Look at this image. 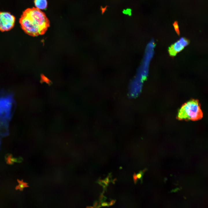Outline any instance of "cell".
<instances>
[{
  "mask_svg": "<svg viewBox=\"0 0 208 208\" xmlns=\"http://www.w3.org/2000/svg\"><path fill=\"white\" fill-rule=\"evenodd\" d=\"M173 25H174V27L178 35H179V28H178V26L177 23L176 22H175V23H174Z\"/></svg>",
  "mask_w": 208,
  "mask_h": 208,
  "instance_id": "obj_8",
  "label": "cell"
},
{
  "mask_svg": "<svg viewBox=\"0 0 208 208\" xmlns=\"http://www.w3.org/2000/svg\"><path fill=\"white\" fill-rule=\"evenodd\" d=\"M189 43V41L188 40L184 38H181L169 47L168 51L169 55L171 57H173Z\"/></svg>",
  "mask_w": 208,
  "mask_h": 208,
  "instance_id": "obj_4",
  "label": "cell"
},
{
  "mask_svg": "<svg viewBox=\"0 0 208 208\" xmlns=\"http://www.w3.org/2000/svg\"><path fill=\"white\" fill-rule=\"evenodd\" d=\"M108 203L106 202H104L102 203L101 206L103 207L108 206Z\"/></svg>",
  "mask_w": 208,
  "mask_h": 208,
  "instance_id": "obj_11",
  "label": "cell"
},
{
  "mask_svg": "<svg viewBox=\"0 0 208 208\" xmlns=\"http://www.w3.org/2000/svg\"><path fill=\"white\" fill-rule=\"evenodd\" d=\"M19 22L23 30L32 36L44 34L50 26V21L45 13L35 7L24 11Z\"/></svg>",
  "mask_w": 208,
  "mask_h": 208,
  "instance_id": "obj_1",
  "label": "cell"
},
{
  "mask_svg": "<svg viewBox=\"0 0 208 208\" xmlns=\"http://www.w3.org/2000/svg\"><path fill=\"white\" fill-rule=\"evenodd\" d=\"M133 178L134 183H136L138 180V177L135 173H134L133 174Z\"/></svg>",
  "mask_w": 208,
  "mask_h": 208,
  "instance_id": "obj_9",
  "label": "cell"
},
{
  "mask_svg": "<svg viewBox=\"0 0 208 208\" xmlns=\"http://www.w3.org/2000/svg\"><path fill=\"white\" fill-rule=\"evenodd\" d=\"M86 207L88 208H94V207H92V206H87Z\"/></svg>",
  "mask_w": 208,
  "mask_h": 208,
  "instance_id": "obj_16",
  "label": "cell"
},
{
  "mask_svg": "<svg viewBox=\"0 0 208 208\" xmlns=\"http://www.w3.org/2000/svg\"><path fill=\"white\" fill-rule=\"evenodd\" d=\"M177 116L180 120L196 121L201 119L203 113L198 101L192 99L185 103L179 110Z\"/></svg>",
  "mask_w": 208,
  "mask_h": 208,
  "instance_id": "obj_2",
  "label": "cell"
},
{
  "mask_svg": "<svg viewBox=\"0 0 208 208\" xmlns=\"http://www.w3.org/2000/svg\"><path fill=\"white\" fill-rule=\"evenodd\" d=\"M15 21V17L9 12H0V30H10L14 27Z\"/></svg>",
  "mask_w": 208,
  "mask_h": 208,
  "instance_id": "obj_3",
  "label": "cell"
},
{
  "mask_svg": "<svg viewBox=\"0 0 208 208\" xmlns=\"http://www.w3.org/2000/svg\"><path fill=\"white\" fill-rule=\"evenodd\" d=\"M98 202L97 201H96L94 202V205H93V207H94L96 208V207H97V205H98Z\"/></svg>",
  "mask_w": 208,
  "mask_h": 208,
  "instance_id": "obj_13",
  "label": "cell"
},
{
  "mask_svg": "<svg viewBox=\"0 0 208 208\" xmlns=\"http://www.w3.org/2000/svg\"><path fill=\"white\" fill-rule=\"evenodd\" d=\"M5 159L7 163L8 164H12L14 162H18V159L12 157L11 155L8 154L5 157Z\"/></svg>",
  "mask_w": 208,
  "mask_h": 208,
  "instance_id": "obj_6",
  "label": "cell"
},
{
  "mask_svg": "<svg viewBox=\"0 0 208 208\" xmlns=\"http://www.w3.org/2000/svg\"><path fill=\"white\" fill-rule=\"evenodd\" d=\"M116 180V178L113 181V183H115V181Z\"/></svg>",
  "mask_w": 208,
  "mask_h": 208,
  "instance_id": "obj_15",
  "label": "cell"
},
{
  "mask_svg": "<svg viewBox=\"0 0 208 208\" xmlns=\"http://www.w3.org/2000/svg\"><path fill=\"white\" fill-rule=\"evenodd\" d=\"M19 183L18 185L16 187V189H19L20 190H22L26 186V184L22 181L18 180Z\"/></svg>",
  "mask_w": 208,
  "mask_h": 208,
  "instance_id": "obj_7",
  "label": "cell"
},
{
  "mask_svg": "<svg viewBox=\"0 0 208 208\" xmlns=\"http://www.w3.org/2000/svg\"><path fill=\"white\" fill-rule=\"evenodd\" d=\"M116 201V200H111L110 202L108 203V206H111L114 204Z\"/></svg>",
  "mask_w": 208,
  "mask_h": 208,
  "instance_id": "obj_10",
  "label": "cell"
},
{
  "mask_svg": "<svg viewBox=\"0 0 208 208\" xmlns=\"http://www.w3.org/2000/svg\"><path fill=\"white\" fill-rule=\"evenodd\" d=\"M103 197H104V196H103V194H101L100 196L99 200H102Z\"/></svg>",
  "mask_w": 208,
  "mask_h": 208,
  "instance_id": "obj_14",
  "label": "cell"
},
{
  "mask_svg": "<svg viewBox=\"0 0 208 208\" xmlns=\"http://www.w3.org/2000/svg\"><path fill=\"white\" fill-rule=\"evenodd\" d=\"M136 175L138 178L139 179H140L142 178V174L141 173H138Z\"/></svg>",
  "mask_w": 208,
  "mask_h": 208,
  "instance_id": "obj_12",
  "label": "cell"
},
{
  "mask_svg": "<svg viewBox=\"0 0 208 208\" xmlns=\"http://www.w3.org/2000/svg\"><path fill=\"white\" fill-rule=\"evenodd\" d=\"M34 3L36 8L40 10H44L47 7V0H34Z\"/></svg>",
  "mask_w": 208,
  "mask_h": 208,
  "instance_id": "obj_5",
  "label": "cell"
}]
</instances>
